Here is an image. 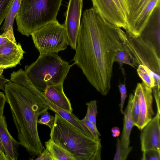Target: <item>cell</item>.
<instances>
[{"instance_id": "cell-1", "label": "cell", "mask_w": 160, "mask_h": 160, "mask_svg": "<svg viewBox=\"0 0 160 160\" xmlns=\"http://www.w3.org/2000/svg\"><path fill=\"white\" fill-rule=\"evenodd\" d=\"M119 28L93 7L83 14L73 64L81 69L91 84L103 96L111 88L116 54L119 50H125Z\"/></svg>"}, {"instance_id": "cell-2", "label": "cell", "mask_w": 160, "mask_h": 160, "mask_svg": "<svg viewBox=\"0 0 160 160\" xmlns=\"http://www.w3.org/2000/svg\"><path fill=\"white\" fill-rule=\"evenodd\" d=\"M4 91L20 145L31 155L38 156L45 148L39 138L37 122L48 107L28 89L10 81Z\"/></svg>"}, {"instance_id": "cell-3", "label": "cell", "mask_w": 160, "mask_h": 160, "mask_svg": "<svg viewBox=\"0 0 160 160\" xmlns=\"http://www.w3.org/2000/svg\"><path fill=\"white\" fill-rule=\"evenodd\" d=\"M51 129L50 139L70 153L75 160H100L101 141L89 137L81 132L57 113Z\"/></svg>"}, {"instance_id": "cell-4", "label": "cell", "mask_w": 160, "mask_h": 160, "mask_svg": "<svg viewBox=\"0 0 160 160\" xmlns=\"http://www.w3.org/2000/svg\"><path fill=\"white\" fill-rule=\"evenodd\" d=\"M62 0H22L15 18L17 30L29 37L43 26L57 20Z\"/></svg>"}, {"instance_id": "cell-5", "label": "cell", "mask_w": 160, "mask_h": 160, "mask_svg": "<svg viewBox=\"0 0 160 160\" xmlns=\"http://www.w3.org/2000/svg\"><path fill=\"white\" fill-rule=\"evenodd\" d=\"M73 65L57 54L50 53L40 55L35 61L25 66V69L34 86L44 92L48 86L63 83Z\"/></svg>"}, {"instance_id": "cell-6", "label": "cell", "mask_w": 160, "mask_h": 160, "mask_svg": "<svg viewBox=\"0 0 160 160\" xmlns=\"http://www.w3.org/2000/svg\"><path fill=\"white\" fill-rule=\"evenodd\" d=\"M119 35L124 49L135 68L140 65L148 67L160 75V49L150 41L139 36L134 37L119 29Z\"/></svg>"}, {"instance_id": "cell-7", "label": "cell", "mask_w": 160, "mask_h": 160, "mask_svg": "<svg viewBox=\"0 0 160 160\" xmlns=\"http://www.w3.org/2000/svg\"><path fill=\"white\" fill-rule=\"evenodd\" d=\"M31 35L40 55L58 54L65 50L68 45L64 25L60 24L57 20L41 27Z\"/></svg>"}, {"instance_id": "cell-8", "label": "cell", "mask_w": 160, "mask_h": 160, "mask_svg": "<svg viewBox=\"0 0 160 160\" xmlns=\"http://www.w3.org/2000/svg\"><path fill=\"white\" fill-rule=\"evenodd\" d=\"M127 13L126 32L130 36H139L160 0H125Z\"/></svg>"}, {"instance_id": "cell-9", "label": "cell", "mask_w": 160, "mask_h": 160, "mask_svg": "<svg viewBox=\"0 0 160 160\" xmlns=\"http://www.w3.org/2000/svg\"><path fill=\"white\" fill-rule=\"evenodd\" d=\"M82 0H69L64 24L66 29L68 45L75 50L80 25Z\"/></svg>"}, {"instance_id": "cell-10", "label": "cell", "mask_w": 160, "mask_h": 160, "mask_svg": "<svg viewBox=\"0 0 160 160\" xmlns=\"http://www.w3.org/2000/svg\"><path fill=\"white\" fill-rule=\"evenodd\" d=\"M136 88L138 93L139 114L135 126L141 130L151 121L154 115L152 109V88L143 82L138 83Z\"/></svg>"}, {"instance_id": "cell-11", "label": "cell", "mask_w": 160, "mask_h": 160, "mask_svg": "<svg viewBox=\"0 0 160 160\" xmlns=\"http://www.w3.org/2000/svg\"><path fill=\"white\" fill-rule=\"evenodd\" d=\"M160 113L157 112L142 129L140 136L141 149L142 152L149 149L160 151Z\"/></svg>"}, {"instance_id": "cell-12", "label": "cell", "mask_w": 160, "mask_h": 160, "mask_svg": "<svg viewBox=\"0 0 160 160\" xmlns=\"http://www.w3.org/2000/svg\"><path fill=\"white\" fill-rule=\"evenodd\" d=\"M93 7L105 19L117 27L126 30L125 19L112 0H91Z\"/></svg>"}, {"instance_id": "cell-13", "label": "cell", "mask_w": 160, "mask_h": 160, "mask_svg": "<svg viewBox=\"0 0 160 160\" xmlns=\"http://www.w3.org/2000/svg\"><path fill=\"white\" fill-rule=\"evenodd\" d=\"M26 52L22 48L20 42L15 44L9 40L6 43L0 46V69L15 67L20 64Z\"/></svg>"}, {"instance_id": "cell-14", "label": "cell", "mask_w": 160, "mask_h": 160, "mask_svg": "<svg viewBox=\"0 0 160 160\" xmlns=\"http://www.w3.org/2000/svg\"><path fill=\"white\" fill-rule=\"evenodd\" d=\"M0 140L8 160H17L20 144L11 135L8 129L5 117L0 114Z\"/></svg>"}, {"instance_id": "cell-15", "label": "cell", "mask_w": 160, "mask_h": 160, "mask_svg": "<svg viewBox=\"0 0 160 160\" xmlns=\"http://www.w3.org/2000/svg\"><path fill=\"white\" fill-rule=\"evenodd\" d=\"M32 92L43 101L48 107L49 109L59 115L85 135L94 138L90 131L82 124L81 120L72 112H69L54 105L45 97L42 92L39 91L36 88Z\"/></svg>"}, {"instance_id": "cell-16", "label": "cell", "mask_w": 160, "mask_h": 160, "mask_svg": "<svg viewBox=\"0 0 160 160\" xmlns=\"http://www.w3.org/2000/svg\"><path fill=\"white\" fill-rule=\"evenodd\" d=\"M160 7L154 9L140 36L151 41L160 49Z\"/></svg>"}, {"instance_id": "cell-17", "label": "cell", "mask_w": 160, "mask_h": 160, "mask_svg": "<svg viewBox=\"0 0 160 160\" xmlns=\"http://www.w3.org/2000/svg\"><path fill=\"white\" fill-rule=\"evenodd\" d=\"M133 96L132 93L129 94L127 106L125 111H124L123 128L120 139L121 149L127 157L132 148V147H129V145L131 132L132 127L134 126L131 114Z\"/></svg>"}, {"instance_id": "cell-18", "label": "cell", "mask_w": 160, "mask_h": 160, "mask_svg": "<svg viewBox=\"0 0 160 160\" xmlns=\"http://www.w3.org/2000/svg\"><path fill=\"white\" fill-rule=\"evenodd\" d=\"M63 82L48 87L42 92L45 97L54 105L69 112L72 109L69 99L65 95L63 88Z\"/></svg>"}, {"instance_id": "cell-19", "label": "cell", "mask_w": 160, "mask_h": 160, "mask_svg": "<svg viewBox=\"0 0 160 160\" xmlns=\"http://www.w3.org/2000/svg\"><path fill=\"white\" fill-rule=\"evenodd\" d=\"M137 71L142 82L152 88L155 86L160 87V76L147 67L140 65L137 67Z\"/></svg>"}, {"instance_id": "cell-20", "label": "cell", "mask_w": 160, "mask_h": 160, "mask_svg": "<svg viewBox=\"0 0 160 160\" xmlns=\"http://www.w3.org/2000/svg\"><path fill=\"white\" fill-rule=\"evenodd\" d=\"M45 146L51 153L53 160H75L69 152L50 139L45 142Z\"/></svg>"}, {"instance_id": "cell-21", "label": "cell", "mask_w": 160, "mask_h": 160, "mask_svg": "<svg viewBox=\"0 0 160 160\" xmlns=\"http://www.w3.org/2000/svg\"><path fill=\"white\" fill-rule=\"evenodd\" d=\"M22 0H12L4 23L0 30L4 31L9 26L13 27L14 19L20 7Z\"/></svg>"}, {"instance_id": "cell-22", "label": "cell", "mask_w": 160, "mask_h": 160, "mask_svg": "<svg viewBox=\"0 0 160 160\" xmlns=\"http://www.w3.org/2000/svg\"><path fill=\"white\" fill-rule=\"evenodd\" d=\"M114 62H118L123 74L124 71L122 68L124 64H126L135 68L131 62L129 58L127 52L124 50H119L116 54Z\"/></svg>"}, {"instance_id": "cell-23", "label": "cell", "mask_w": 160, "mask_h": 160, "mask_svg": "<svg viewBox=\"0 0 160 160\" xmlns=\"http://www.w3.org/2000/svg\"><path fill=\"white\" fill-rule=\"evenodd\" d=\"M86 104L87 106V110L85 116L96 126V118L98 112L97 101L92 100Z\"/></svg>"}, {"instance_id": "cell-24", "label": "cell", "mask_w": 160, "mask_h": 160, "mask_svg": "<svg viewBox=\"0 0 160 160\" xmlns=\"http://www.w3.org/2000/svg\"><path fill=\"white\" fill-rule=\"evenodd\" d=\"M133 101L131 109V114L134 125L138 121L139 114V106L138 92L136 88L133 94Z\"/></svg>"}, {"instance_id": "cell-25", "label": "cell", "mask_w": 160, "mask_h": 160, "mask_svg": "<svg viewBox=\"0 0 160 160\" xmlns=\"http://www.w3.org/2000/svg\"><path fill=\"white\" fill-rule=\"evenodd\" d=\"M55 119V116L51 115L47 110L41 114L40 117L38 119L37 122L39 124L47 125L51 129L54 125Z\"/></svg>"}, {"instance_id": "cell-26", "label": "cell", "mask_w": 160, "mask_h": 160, "mask_svg": "<svg viewBox=\"0 0 160 160\" xmlns=\"http://www.w3.org/2000/svg\"><path fill=\"white\" fill-rule=\"evenodd\" d=\"M80 120L82 124L90 131L94 138L97 140L101 141L99 137L101 136V135L98 130L97 126L90 121L85 116Z\"/></svg>"}, {"instance_id": "cell-27", "label": "cell", "mask_w": 160, "mask_h": 160, "mask_svg": "<svg viewBox=\"0 0 160 160\" xmlns=\"http://www.w3.org/2000/svg\"><path fill=\"white\" fill-rule=\"evenodd\" d=\"M12 0H0V26L5 20Z\"/></svg>"}, {"instance_id": "cell-28", "label": "cell", "mask_w": 160, "mask_h": 160, "mask_svg": "<svg viewBox=\"0 0 160 160\" xmlns=\"http://www.w3.org/2000/svg\"><path fill=\"white\" fill-rule=\"evenodd\" d=\"M142 160H160V151L155 149H149L142 152Z\"/></svg>"}, {"instance_id": "cell-29", "label": "cell", "mask_w": 160, "mask_h": 160, "mask_svg": "<svg viewBox=\"0 0 160 160\" xmlns=\"http://www.w3.org/2000/svg\"><path fill=\"white\" fill-rule=\"evenodd\" d=\"M118 88L121 96L120 103L119 104L120 111L121 113L123 114L124 113L123 110L124 104L127 97V90L125 84L122 83L119 85Z\"/></svg>"}, {"instance_id": "cell-30", "label": "cell", "mask_w": 160, "mask_h": 160, "mask_svg": "<svg viewBox=\"0 0 160 160\" xmlns=\"http://www.w3.org/2000/svg\"><path fill=\"white\" fill-rule=\"evenodd\" d=\"M127 157L121 149L120 138H117L116 144V151L114 158V160H125Z\"/></svg>"}, {"instance_id": "cell-31", "label": "cell", "mask_w": 160, "mask_h": 160, "mask_svg": "<svg viewBox=\"0 0 160 160\" xmlns=\"http://www.w3.org/2000/svg\"><path fill=\"white\" fill-rule=\"evenodd\" d=\"M112 0L115 4L118 11L126 20L127 9L125 0Z\"/></svg>"}, {"instance_id": "cell-32", "label": "cell", "mask_w": 160, "mask_h": 160, "mask_svg": "<svg viewBox=\"0 0 160 160\" xmlns=\"http://www.w3.org/2000/svg\"><path fill=\"white\" fill-rule=\"evenodd\" d=\"M160 88L158 86H155L152 88V93L154 97L157 107V112L160 113Z\"/></svg>"}, {"instance_id": "cell-33", "label": "cell", "mask_w": 160, "mask_h": 160, "mask_svg": "<svg viewBox=\"0 0 160 160\" xmlns=\"http://www.w3.org/2000/svg\"><path fill=\"white\" fill-rule=\"evenodd\" d=\"M33 159L38 160H53L51 153L46 148L45 149L37 158Z\"/></svg>"}, {"instance_id": "cell-34", "label": "cell", "mask_w": 160, "mask_h": 160, "mask_svg": "<svg viewBox=\"0 0 160 160\" xmlns=\"http://www.w3.org/2000/svg\"><path fill=\"white\" fill-rule=\"evenodd\" d=\"M6 101L5 94L0 92V114H3Z\"/></svg>"}, {"instance_id": "cell-35", "label": "cell", "mask_w": 160, "mask_h": 160, "mask_svg": "<svg viewBox=\"0 0 160 160\" xmlns=\"http://www.w3.org/2000/svg\"><path fill=\"white\" fill-rule=\"evenodd\" d=\"M9 81L2 74H0V89L4 90L5 85Z\"/></svg>"}, {"instance_id": "cell-36", "label": "cell", "mask_w": 160, "mask_h": 160, "mask_svg": "<svg viewBox=\"0 0 160 160\" xmlns=\"http://www.w3.org/2000/svg\"><path fill=\"white\" fill-rule=\"evenodd\" d=\"M112 133V135L114 137H118L120 133V131L119 128L117 127H114L111 129Z\"/></svg>"}, {"instance_id": "cell-37", "label": "cell", "mask_w": 160, "mask_h": 160, "mask_svg": "<svg viewBox=\"0 0 160 160\" xmlns=\"http://www.w3.org/2000/svg\"><path fill=\"white\" fill-rule=\"evenodd\" d=\"M0 157L1 160H8L4 151L1 142L0 140Z\"/></svg>"}, {"instance_id": "cell-38", "label": "cell", "mask_w": 160, "mask_h": 160, "mask_svg": "<svg viewBox=\"0 0 160 160\" xmlns=\"http://www.w3.org/2000/svg\"><path fill=\"white\" fill-rule=\"evenodd\" d=\"M9 40L8 38L2 37L0 35V46L3 45L6 43Z\"/></svg>"}, {"instance_id": "cell-39", "label": "cell", "mask_w": 160, "mask_h": 160, "mask_svg": "<svg viewBox=\"0 0 160 160\" xmlns=\"http://www.w3.org/2000/svg\"><path fill=\"white\" fill-rule=\"evenodd\" d=\"M3 70L0 69V74L2 75L3 73Z\"/></svg>"}, {"instance_id": "cell-40", "label": "cell", "mask_w": 160, "mask_h": 160, "mask_svg": "<svg viewBox=\"0 0 160 160\" xmlns=\"http://www.w3.org/2000/svg\"><path fill=\"white\" fill-rule=\"evenodd\" d=\"M0 160H1V159L0 157Z\"/></svg>"}]
</instances>
